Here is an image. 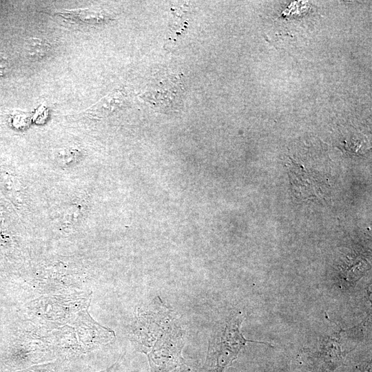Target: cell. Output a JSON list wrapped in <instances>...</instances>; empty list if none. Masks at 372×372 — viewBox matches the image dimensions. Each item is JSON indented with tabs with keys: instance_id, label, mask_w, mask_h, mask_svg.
Segmentation results:
<instances>
[{
	"instance_id": "cell-3",
	"label": "cell",
	"mask_w": 372,
	"mask_h": 372,
	"mask_svg": "<svg viewBox=\"0 0 372 372\" xmlns=\"http://www.w3.org/2000/svg\"><path fill=\"white\" fill-rule=\"evenodd\" d=\"M26 54L32 61H39L48 55L51 45L44 40L31 38L27 42Z\"/></svg>"
},
{
	"instance_id": "cell-5",
	"label": "cell",
	"mask_w": 372,
	"mask_h": 372,
	"mask_svg": "<svg viewBox=\"0 0 372 372\" xmlns=\"http://www.w3.org/2000/svg\"><path fill=\"white\" fill-rule=\"evenodd\" d=\"M118 362H116L110 367L106 369L105 370L101 371L100 372H116L118 369Z\"/></svg>"
},
{
	"instance_id": "cell-2",
	"label": "cell",
	"mask_w": 372,
	"mask_h": 372,
	"mask_svg": "<svg viewBox=\"0 0 372 372\" xmlns=\"http://www.w3.org/2000/svg\"><path fill=\"white\" fill-rule=\"evenodd\" d=\"M123 101V96L120 92H116L105 96L86 110V114L92 117L107 115L118 108Z\"/></svg>"
},
{
	"instance_id": "cell-6",
	"label": "cell",
	"mask_w": 372,
	"mask_h": 372,
	"mask_svg": "<svg viewBox=\"0 0 372 372\" xmlns=\"http://www.w3.org/2000/svg\"><path fill=\"white\" fill-rule=\"evenodd\" d=\"M152 372H161V371H152ZM170 372H190V369L184 365Z\"/></svg>"
},
{
	"instance_id": "cell-1",
	"label": "cell",
	"mask_w": 372,
	"mask_h": 372,
	"mask_svg": "<svg viewBox=\"0 0 372 372\" xmlns=\"http://www.w3.org/2000/svg\"><path fill=\"white\" fill-rule=\"evenodd\" d=\"M242 320L240 313L231 316L214 334L209 342L207 355L200 372H225L247 342L269 345L245 339L240 331Z\"/></svg>"
},
{
	"instance_id": "cell-4",
	"label": "cell",
	"mask_w": 372,
	"mask_h": 372,
	"mask_svg": "<svg viewBox=\"0 0 372 372\" xmlns=\"http://www.w3.org/2000/svg\"><path fill=\"white\" fill-rule=\"evenodd\" d=\"M10 70V61L8 56L0 52V76L8 74Z\"/></svg>"
}]
</instances>
